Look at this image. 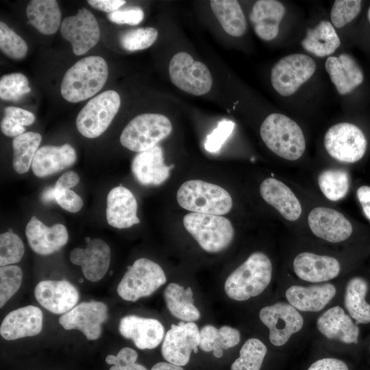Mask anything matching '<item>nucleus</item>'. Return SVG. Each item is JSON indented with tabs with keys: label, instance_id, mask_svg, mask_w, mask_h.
<instances>
[{
	"label": "nucleus",
	"instance_id": "1",
	"mask_svg": "<svg viewBox=\"0 0 370 370\" xmlns=\"http://www.w3.org/2000/svg\"><path fill=\"white\" fill-rule=\"evenodd\" d=\"M273 265L269 256L255 251L226 278L224 291L232 300L243 301L260 295L272 279Z\"/></svg>",
	"mask_w": 370,
	"mask_h": 370
},
{
	"label": "nucleus",
	"instance_id": "2",
	"mask_svg": "<svg viewBox=\"0 0 370 370\" xmlns=\"http://www.w3.org/2000/svg\"><path fill=\"white\" fill-rule=\"evenodd\" d=\"M108 76V64L101 56L84 58L65 73L61 83V95L69 102L86 100L98 92Z\"/></svg>",
	"mask_w": 370,
	"mask_h": 370
},
{
	"label": "nucleus",
	"instance_id": "3",
	"mask_svg": "<svg viewBox=\"0 0 370 370\" xmlns=\"http://www.w3.org/2000/svg\"><path fill=\"white\" fill-rule=\"evenodd\" d=\"M260 134L265 145L284 160H297L305 151L306 139L301 127L282 114H269L261 124Z\"/></svg>",
	"mask_w": 370,
	"mask_h": 370
},
{
	"label": "nucleus",
	"instance_id": "4",
	"mask_svg": "<svg viewBox=\"0 0 370 370\" xmlns=\"http://www.w3.org/2000/svg\"><path fill=\"white\" fill-rule=\"evenodd\" d=\"M178 204L191 212L223 216L233 206L230 194L221 186L201 180L184 182L177 192Z\"/></svg>",
	"mask_w": 370,
	"mask_h": 370
},
{
	"label": "nucleus",
	"instance_id": "5",
	"mask_svg": "<svg viewBox=\"0 0 370 370\" xmlns=\"http://www.w3.org/2000/svg\"><path fill=\"white\" fill-rule=\"evenodd\" d=\"M183 224L200 247L208 253L225 250L234 238L232 223L223 216L190 212L184 217Z\"/></svg>",
	"mask_w": 370,
	"mask_h": 370
},
{
	"label": "nucleus",
	"instance_id": "6",
	"mask_svg": "<svg viewBox=\"0 0 370 370\" xmlns=\"http://www.w3.org/2000/svg\"><path fill=\"white\" fill-rule=\"evenodd\" d=\"M169 119L158 113H144L133 118L120 136L121 145L127 149L142 152L156 146L171 132Z\"/></svg>",
	"mask_w": 370,
	"mask_h": 370
},
{
	"label": "nucleus",
	"instance_id": "7",
	"mask_svg": "<svg viewBox=\"0 0 370 370\" xmlns=\"http://www.w3.org/2000/svg\"><path fill=\"white\" fill-rule=\"evenodd\" d=\"M166 282L165 273L158 263L140 258L127 267L116 291L123 299L135 301L152 295Z\"/></svg>",
	"mask_w": 370,
	"mask_h": 370
},
{
	"label": "nucleus",
	"instance_id": "8",
	"mask_svg": "<svg viewBox=\"0 0 370 370\" xmlns=\"http://www.w3.org/2000/svg\"><path fill=\"white\" fill-rule=\"evenodd\" d=\"M121 105L118 92L109 90L89 100L79 112L76 126L79 133L89 138L101 135L109 127Z\"/></svg>",
	"mask_w": 370,
	"mask_h": 370
},
{
	"label": "nucleus",
	"instance_id": "9",
	"mask_svg": "<svg viewBox=\"0 0 370 370\" xmlns=\"http://www.w3.org/2000/svg\"><path fill=\"white\" fill-rule=\"evenodd\" d=\"M323 144L332 158L344 163H354L364 156L367 140L358 126L349 123H340L327 130Z\"/></svg>",
	"mask_w": 370,
	"mask_h": 370
},
{
	"label": "nucleus",
	"instance_id": "10",
	"mask_svg": "<svg viewBox=\"0 0 370 370\" xmlns=\"http://www.w3.org/2000/svg\"><path fill=\"white\" fill-rule=\"evenodd\" d=\"M169 73L172 83L188 94L204 95L212 88V77L208 67L199 61H195L186 52H178L172 57Z\"/></svg>",
	"mask_w": 370,
	"mask_h": 370
},
{
	"label": "nucleus",
	"instance_id": "11",
	"mask_svg": "<svg viewBox=\"0 0 370 370\" xmlns=\"http://www.w3.org/2000/svg\"><path fill=\"white\" fill-rule=\"evenodd\" d=\"M316 66L314 60L307 55L294 53L286 56L273 66L271 84L282 96L292 95L313 75Z\"/></svg>",
	"mask_w": 370,
	"mask_h": 370
},
{
	"label": "nucleus",
	"instance_id": "12",
	"mask_svg": "<svg viewBox=\"0 0 370 370\" xmlns=\"http://www.w3.org/2000/svg\"><path fill=\"white\" fill-rule=\"evenodd\" d=\"M259 318L269 329L271 343L276 347L284 345L304 325L301 313L288 302L279 301L263 307Z\"/></svg>",
	"mask_w": 370,
	"mask_h": 370
},
{
	"label": "nucleus",
	"instance_id": "13",
	"mask_svg": "<svg viewBox=\"0 0 370 370\" xmlns=\"http://www.w3.org/2000/svg\"><path fill=\"white\" fill-rule=\"evenodd\" d=\"M200 330L195 322L171 324L162 341L161 353L169 362L182 367L188 364L192 352H198Z\"/></svg>",
	"mask_w": 370,
	"mask_h": 370
},
{
	"label": "nucleus",
	"instance_id": "14",
	"mask_svg": "<svg viewBox=\"0 0 370 370\" xmlns=\"http://www.w3.org/2000/svg\"><path fill=\"white\" fill-rule=\"evenodd\" d=\"M62 37L71 42L73 53L85 54L95 47L100 38V29L96 18L88 9H79L74 16L66 17L61 23Z\"/></svg>",
	"mask_w": 370,
	"mask_h": 370
},
{
	"label": "nucleus",
	"instance_id": "15",
	"mask_svg": "<svg viewBox=\"0 0 370 370\" xmlns=\"http://www.w3.org/2000/svg\"><path fill=\"white\" fill-rule=\"evenodd\" d=\"M108 319V307L101 301H84L63 314L58 319L65 330H78L88 340H96L101 334V325Z\"/></svg>",
	"mask_w": 370,
	"mask_h": 370
},
{
	"label": "nucleus",
	"instance_id": "16",
	"mask_svg": "<svg viewBox=\"0 0 370 370\" xmlns=\"http://www.w3.org/2000/svg\"><path fill=\"white\" fill-rule=\"evenodd\" d=\"M307 221L315 236L332 243L347 240L353 232L348 219L339 211L328 207L312 208L308 213Z\"/></svg>",
	"mask_w": 370,
	"mask_h": 370
},
{
	"label": "nucleus",
	"instance_id": "17",
	"mask_svg": "<svg viewBox=\"0 0 370 370\" xmlns=\"http://www.w3.org/2000/svg\"><path fill=\"white\" fill-rule=\"evenodd\" d=\"M111 251L108 245L100 238H93L85 249L76 247L69 255L71 262L81 267L84 277L97 282L107 273L110 264Z\"/></svg>",
	"mask_w": 370,
	"mask_h": 370
},
{
	"label": "nucleus",
	"instance_id": "18",
	"mask_svg": "<svg viewBox=\"0 0 370 370\" xmlns=\"http://www.w3.org/2000/svg\"><path fill=\"white\" fill-rule=\"evenodd\" d=\"M34 296L43 308L56 314L70 311L79 298L77 288L66 280L40 281L35 287Z\"/></svg>",
	"mask_w": 370,
	"mask_h": 370
},
{
	"label": "nucleus",
	"instance_id": "19",
	"mask_svg": "<svg viewBox=\"0 0 370 370\" xmlns=\"http://www.w3.org/2000/svg\"><path fill=\"white\" fill-rule=\"evenodd\" d=\"M340 262L334 257L304 251L293 259V269L301 280L321 283L336 278L341 273Z\"/></svg>",
	"mask_w": 370,
	"mask_h": 370
},
{
	"label": "nucleus",
	"instance_id": "20",
	"mask_svg": "<svg viewBox=\"0 0 370 370\" xmlns=\"http://www.w3.org/2000/svg\"><path fill=\"white\" fill-rule=\"evenodd\" d=\"M119 330L123 337L131 339L140 349L156 348L165 335L164 328L158 319L134 314L121 319Z\"/></svg>",
	"mask_w": 370,
	"mask_h": 370
},
{
	"label": "nucleus",
	"instance_id": "21",
	"mask_svg": "<svg viewBox=\"0 0 370 370\" xmlns=\"http://www.w3.org/2000/svg\"><path fill=\"white\" fill-rule=\"evenodd\" d=\"M25 235L31 249L40 255L58 251L69 239L68 232L64 225L56 223L48 227L35 216L32 217L27 223Z\"/></svg>",
	"mask_w": 370,
	"mask_h": 370
},
{
	"label": "nucleus",
	"instance_id": "22",
	"mask_svg": "<svg viewBox=\"0 0 370 370\" xmlns=\"http://www.w3.org/2000/svg\"><path fill=\"white\" fill-rule=\"evenodd\" d=\"M173 166L164 164L163 150L158 145L139 152L131 166L135 179L143 186H158L164 183Z\"/></svg>",
	"mask_w": 370,
	"mask_h": 370
},
{
	"label": "nucleus",
	"instance_id": "23",
	"mask_svg": "<svg viewBox=\"0 0 370 370\" xmlns=\"http://www.w3.org/2000/svg\"><path fill=\"white\" fill-rule=\"evenodd\" d=\"M42 312L34 306H27L10 312L3 319L1 336L12 341L38 335L42 328Z\"/></svg>",
	"mask_w": 370,
	"mask_h": 370
},
{
	"label": "nucleus",
	"instance_id": "24",
	"mask_svg": "<svg viewBox=\"0 0 370 370\" xmlns=\"http://www.w3.org/2000/svg\"><path fill=\"white\" fill-rule=\"evenodd\" d=\"M260 194L264 201L274 208L286 221H295L301 216L302 208L293 190L280 180L268 177L260 184Z\"/></svg>",
	"mask_w": 370,
	"mask_h": 370
},
{
	"label": "nucleus",
	"instance_id": "25",
	"mask_svg": "<svg viewBox=\"0 0 370 370\" xmlns=\"http://www.w3.org/2000/svg\"><path fill=\"white\" fill-rule=\"evenodd\" d=\"M319 332L330 340L346 344L358 342L359 328L339 306L330 308L317 320Z\"/></svg>",
	"mask_w": 370,
	"mask_h": 370
},
{
	"label": "nucleus",
	"instance_id": "26",
	"mask_svg": "<svg viewBox=\"0 0 370 370\" xmlns=\"http://www.w3.org/2000/svg\"><path fill=\"white\" fill-rule=\"evenodd\" d=\"M106 205V219L112 227L124 229L140 223L136 214V199L132 193L121 184L108 193Z\"/></svg>",
	"mask_w": 370,
	"mask_h": 370
},
{
	"label": "nucleus",
	"instance_id": "27",
	"mask_svg": "<svg viewBox=\"0 0 370 370\" xmlns=\"http://www.w3.org/2000/svg\"><path fill=\"white\" fill-rule=\"evenodd\" d=\"M336 293V288L334 284L323 283L306 286H291L286 291L285 297L297 310L316 312L323 310Z\"/></svg>",
	"mask_w": 370,
	"mask_h": 370
},
{
	"label": "nucleus",
	"instance_id": "28",
	"mask_svg": "<svg viewBox=\"0 0 370 370\" xmlns=\"http://www.w3.org/2000/svg\"><path fill=\"white\" fill-rule=\"evenodd\" d=\"M325 66L330 79L340 95H346L360 85L363 73L350 55L343 53L338 57H328Z\"/></svg>",
	"mask_w": 370,
	"mask_h": 370
},
{
	"label": "nucleus",
	"instance_id": "29",
	"mask_svg": "<svg viewBox=\"0 0 370 370\" xmlns=\"http://www.w3.org/2000/svg\"><path fill=\"white\" fill-rule=\"evenodd\" d=\"M76 159L75 150L68 143L60 147L42 146L34 156L32 169L36 176L44 177L71 166Z\"/></svg>",
	"mask_w": 370,
	"mask_h": 370
},
{
	"label": "nucleus",
	"instance_id": "30",
	"mask_svg": "<svg viewBox=\"0 0 370 370\" xmlns=\"http://www.w3.org/2000/svg\"><path fill=\"white\" fill-rule=\"evenodd\" d=\"M285 14V8L275 0H259L255 2L249 14L256 34L262 40H273L279 32L280 23Z\"/></svg>",
	"mask_w": 370,
	"mask_h": 370
},
{
	"label": "nucleus",
	"instance_id": "31",
	"mask_svg": "<svg viewBox=\"0 0 370 370\" xmlns=\"http://www.w3.org/2000/svg\"><path fill=\"white\" fill-rule=\"evenodd\" d=\"M163 295L168 310L176 319L195 322L200 318L190 287L184 288L180 284L171 282L166 286Z\"/></svg>",
	"mask_w": 370,
	"mask_h": 370
},
{
	"label": "nucleus",
	"instance_id": "32",
	"mask_svg": "<svg viewBox=\"0 0 370 370\" xmlns=\"http://www.w3.org/2000/svg\"><path fill=\"white\" fill-rule=\"evenodd\" d=\"M28 23L43 34L57 32L61 23V12L55 0H32L27 4Z\"/></svg>",
	"mask_w": 370,
	"mask_h": 370
},
{
	"label": "nucleus",
	"instance_id": "33",
	"mask_svg": "<svg viewBox=\"0 0 370 370\" xmlns=\"http://www.w3.org/2000/svg\"><path fill=\"white\" fill-rule=\"evenodd\" d=\"M340 44L334 26L327 21H321L314 28L308 29L301 42L306 51L320 58L332 54Z\"/></svg>",
	"mask_w": 370,
	"mask_h": 370
},
{
	"label": "nucleus",
	"instance_id": "34",
	"mask_svg": "<svg viewBox=\"0 0 370 370\" xmlns=\"http://www.w3.org/2000/svg\"><path fill=\"white\" fill-rule=\"evenodd\" d=\"M367 291L368 283L362 277H354L346 284L344 306L357 323H370V304L365 299Z\"/></svg>",
	"mask_w": 370,
	"mask_h": 370
},
{
	"label": "nucleus",
	"instance_id": "35",
	"mask_svg": "<svg viewBox=\"0 0 370 370\" xmlns=\"http://www.w3.org/2000/svg\"><path fill=\"white\" fill-rule=\"evenodd\" d=\"M210 4L214 16L227 34L240 37L245 34L247 22L238 1L212 0Z\"/></svg>",
	"mask_w": 370,
	"mask_h": 370
},
{
	"label": "nucleus",
	"instance_id": "36",
	"mask_svg": "<svg viewBox=\"0 0 370 370\" xmlns=\"http://www.w3.org/2000/svg\"><path fill=\"white\" fill-rule=\"evenodd\" d=\"M41 140V135L33 132H25L13 139L12 166L16 172L22 174L28 171Z\"/></svg>",
	"mask_w": 370,
	"mask_h": 370
},
{
	"label": "nucleus",
	"instance_id": "37",
	"mask_svg": "<svg viewBox=\"0 0 370 370\" xmlns=\"http://www.w3.org/2000/svg\"><path fill=\"white\" fill-rule=\"evenodd\" d=\"M317 182L323 195L332 201H337L345 197L349 188L347 172L339 169L323 171L319 175Z\"/></svg>",
	"mask_w": 370,
	"mask_h": 370
},
{
	"label": "nucleus",
	"instance_id": "38",
	"mask_svg": "<svg viewBox=\"0 0 370 370\" xmlns=\"http://www.w3.org/2000/svg\"><path fill=\"white\" fill-rule=\"evenodd\" d=\"M267 353V348L260 339L249 338L241 347L231 370H260Z\"/></svg>",
	"mask_w": 370,
	"mask_h": 370
},
{
	"label": "nucleus",
	"instance_id": "39",
	"mask_svg": "<svg viewBox=\"0 0 370 370\" xmlns=\"http://www.w3.org/2000/svg\"><path fill=\"white\" fill-rule=\"evenodd\" d=\"M158 36V30L151 27L130 29L121 35L120 44L126 51L143 50L151 47Z\"/></svg>",
	"mask_w": 370,
	"mask_h": 370
},
{
	"label": "nucleus",
	"instance_id": "40",
	"mask_svg": "<svg viewBox=\"0 0 370 370\" xmlns=\"http://www.w3.org/2000/svg\"><path fill=\"white\" fill-rule=\"evenodd\" d=\"M25 253L24 244L12 229L0 235V265H12L18 262Z\"/></svg>",
	"mask_w": 370,
	"mask_h": 370
},
{
	"label": "nucleus",
	"instance_id": "41",
	"mask_svg": "<svg viewBox=\"0 0 370 370\" xmlns=\"http://www.w3.org/2000/svg\"><path fill=\"white\" fill-rule=\"evenodd\" d=\"M0 49L5 55L16 60L24 58L28 51L26 42L3 21L0 22Z\"/></svg>",
	"mask_w": 370,
	"mask_h": 370
},
{
	"label": "nucleus",
	"instance_id": "42",
	"mask_svg": "<svg viewBox=\"0 0 370 370\" xmlns=\"http://www.w3.org/2000/svg\"><path fill=\"white\" fill-rule=\"evenodd\" d=\"M27 78L22 73L4 75L0 79V97L6 101H18L30 92Z\"/></svg>",
	"mask_w": 370,
	"mask_h": 370
},
{
	"label": "nucleus",
	"instance_id": "43",
	"mask_svg": "<svg viewBox=\"0 0 370 370\" xmlns=\"http://www.w3.org/2000/svg\"><path fill=\"white\" fill-rule=\"evenodd\" d=\"M23 279L22 269L16 265L0 268V308L19 289Z\"/></svg>",
	"mask_w": 370,
	"mask_h": 370
},
{
	"label": "nucleus",
	"instance_id": "44",
	"mask_svg": "<svg viewBox=\"0 0 370 370\" xmlns=\"http://www.w3.org/2000/svg\"><path fill=\"white\" fill-rule=\"evenodd\" d=\"M361 4L359 0H336L330 12L332 25L341 28L352 21L360 12Z\"/></svg>",
	"mask_w": 370,
	"mask_h": 370
},
{
	"label": "nucleus",
	"instance_id": "45",
	"mask_svg": "<svg viewBox=\"0 0 370 370\" xmlns=\"http://www.w3.org/2000/svg\"><path fill=\"white\" fill-rule=\"evenodd\" d=\"M138 353L132 348L123 347L118 354L108 355L106 362L112 367L109 370H147L145 367L136 363Z\"/></svg>",
	"mask_w": 370,
	"mask_h": 370
},
{
	"label": "nucleus",
	"instance_id": "46",
	"mask_svg": "<svg viewBox=\"0 0 370 370\" xmlns=\"http://www.w3.org/2000/svg\"><path fill=\"white\" fill-rule=\"evenodd\" d=\"M234 123L230 120H222L216 128L209 134L204 143L205 149L210 153H217L222 147L223 144L232 134Z\"/></svg>",
	"mask_w": 370,
	"mask_h": 370
},
{
	"label": "nucleus",
	"instance_id": "47",
	"mask_svg": "<svg viewBox=\"0 0 370 370\" xmlns=\"http://www.w3.org/2000/svg\"><path fill=\"white\" fill-rule=\"evenodd\" d=\"M241 341L240 332L231 326L223 325L219 328V336L212 351L213 356L220 358L223 355V350L236 346Z\"/></svg>",
	"mask_w": 370,
	"mask_h": 370
},
{
	"label": "nucleus",
	"instance_id": "48",
	"mask_svg": "<svg viewBox=\"0 0 370 370\" xmlns=\"http://www.w3.org/2000/svg\"><path fill=\"white\" fill-rule=\"evenodd\" d=\"M56 203L70 212H79L84 204L82 197L70 189L58 188L53 186Z\"/></svg>",
	"mask_w": 370,
	"mask_h": 370
},
{
	"label": "nucleus",
	"instance_id": "49",
	"mask_svg": "<svg viewBox=\"0 0 370 370\" xmlns=\"http://www.w3.org/2000/svg\"><path fill=\"white\" fill-rule=\"evenodd\" d=\"M107 16L109 21L116 24L136 25L143 21L145 14L140 8L132 7L118 10Z\"/></svg>",
	"mask_w": 370,
	"mask_h": 370
},
{
	"label": "nucleus",
	"instance_id": "50",
	"mask_svg": "<svg viewBox=\"0 0 370 370\" xmlns=\"http://www.w3.org/2000/svg\"><path fill=\"white\" fill-rule=\"evenodd\" d=\"M219 336V328L212 325H206L200 330L199 347L205 352H212Z\"/></svg>",
	"mask_w": 370,
	"mask_h": 370
},
{
	"label": "nucleus",
	"instance_id": "51",
	"mask_svg": "<svg viewBox=\"0 0 370 370\" xmlns=\"http://www.w3.org/2000/svg\"><path fill=\"white\" fill-rule=\"evenodd\" d=\"M4 116L10 118L16 123L24 127L32 125L35 121V116L33 113L18 107H6L4 109Z\"/></svg>",
	"mask_w": 370,
	"mask_h": 370
},
{
	"label": "nucleus",
	"instance_id": "52",
	"mask_svg": "<svg viewBox=\"0 0 370 370\" xmlns=\"http://www.w3.org/2000/svg\"><path fill=\"white\" fill-rule=\"evenodd\" d=\"M307 370H349L347 364L336 358H323L314 361Z\"/></svg>",
	"mask_w": 370,
	"mask_h": 370
},
{
	"label": "nucleus",
	"instance_id": "53",
	"mask_svg": "<svg viewBox=\"0 0 370 370\" xmlns=\"http://www.w3.org/2000/svg\"><path fill=\"white\" fill-rule=\"evenodd\" d=\"M88 3L93 8L110 14L118 10L126 1L123 0H88Z\"/></svg>",
	"mask_w": 370,
	"mask_h": 370
},
{
	"label": "nucleus",
	"instance_id": "54",
	"mask_svg": "<svg viewBox=\"0 0 370 370\" xmlns=\"http://www.w3.org/2000/svg\"><path fill=\"white\" fill-rule=\"evenodd\" d=\"M1 130L3 134L9 137H16L25 133V128L14 122L10 118L3 116L1 121Z\"/></svg>",
	"mask_w": 370,
	"mask_h": 370
},
{
	"label": "nucleus",
	"instance_id": "55",
	"mask_svg": "<svg viewBox=\"0 0 370 370\" xmlns=\"http://www.w3.org/2000/svg\"><path fill=\"white\" fill-rule=\"evenodd\" d=\"M79 182V177L77 173L73 171H69L63 173L56 181L54 187L58 188L70 189L75 187Z\"/></svg>",
	"mask_w": 370,
	"mask_h": 370
},
{
	"label": "nucleus",
	"instance_id": "56",
	"mask_svg": "<svg viewBox=\"0 0 370 370\" xmlns=\"http://www.w3.org/2000/svg\"><path fill=\"white\" fill-rule=\"evenodd\" d=\"M356 195L365 217L370 221V186L366 185L360 186Z\"/></svg>",
	"mask_w": 370,
	"mask_h": 370
},
{
	"label": "nucleus",
	"instance_id": "57",
	"mask_svg": "<svg viewBox=\"0 0 370 370\" xmlns=\"http://www.w3.org/2000/svg\"><path fill=\"white\" fill-rule=\"evenodd\" d=\"M151 370H184L182 367L169 362H159L155 364Z\"/></svg>",
	"mask_w": 370,
	"mask_h": 370
},
{
	"label": "nucleus",
	"instance_id": "58",
	"mask_svg": "<svg viewBox=\"0 0 370 370\" xmlns=\"http://www.w3.org/2000/svg\"><path fill=\"white\" fill-rule=\"evenodd\" d=\"M41 201L45 204H49L55 200L53 187L46 188L41 194Z\"/></svg>",
	"mask_w": 370,
	"mask_h": 370
},
{
	"label": "nucleus",
	"instance_id": "59",
	"mask_svg": "<svg viewBox=\"0 0 370 370\" xmlns=\"http://www.w3.org/2000/svg\"><path fill=\"white\" fill-rule=\"evenodd\" d=\"M367 18H368V20L370 22V7L369 8V10H368V12H367Z\"/></svg>",
	"mask_w": 370,
	"mask_h": 370
},
{
	"label": "nucleus",
	"instance_id": "60",
	"mask_svg": "<svg viewBox=\"0 0 370 370\" xmlns=\"http://www.w3.org/2000/svg\"><path fill=\"white\" fill-rule=\"evenodd\" d=\"M90 240L91 239L88 236L85 238V241L86 243H88L90 241Z\"/></svg>",
	"mask_w": 370,
	"mask_h": 370
},
{
	"label": "nucleus",
	"instance_id": "61",
	"mask_svg": "<svg viewBox=\"0 0 370 370\" xmlns=\"http://www.w3.org/2000/svg\"><path fill=\"white\" fill-rule=\"evenodd\" d=\"M79 282L82 283V282H83V279L80 278V279L79 280Z\"/></svg>",
	"mask_w": 370,
	"mask_h": 370
}]
</instances>
